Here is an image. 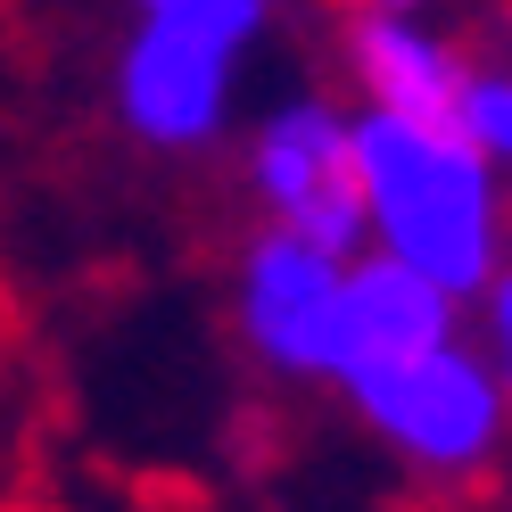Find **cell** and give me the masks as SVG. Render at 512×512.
Masks as SVG:
<instances>
[{
    "label": "cell",
    "instance_id": "cell-1",
    "mask_svg": "<svg viewBox=\"0 0 512 512\" xmlns=\"http://www.w3.org/2000/svg\"><path fill=\"white\" fill-rule=\"evenodd\" d=\"M356 174H364V232L380 240V256L430 273L446 298L496 281V182L463 133L364 116Z\"/></svg>",
    "mask_w": 512,
    "mask_h": 512
},
{
    "label": "cell",
    "instance_id": "cell-2",
    "mask_svg": "<svg viewBox=\"0 0 512 512\" xmlns=\"http://www.w3.org/2000/svg\"><path fill=\"white\" fill-rule=\"evenodd\" d=\"M356 413L397 446V455L430 463V471H471L496 455L504 438V380L488 364H471L455 339L422 347L405 364H364V372H339Z\"/></svg>",
    "mask_w": 512,
    "mask_h": 512
},
{
    "label": "cell",
    "instance_id": "cell-3",
    "mask_svg": "<svg viewBox=\"0 0 512 512\" xmlns=\"http://www.w3.org/2000/svg\"><path fill=\"white\" fill-rule=\"evenodd\" d=\"M256 199L273 207V232L347 256L364 240V174H356V124L323 100L281 108L256 133Z\"/></svg>",
    "mask_w": 512,
    "mask_h": 512
},
{
    "label": "cell",
    "instance_id": "cell-4",
    "mask_svg": "<svg viewBox=\"0 0 512 512\" xmlns=\"http://www.w3.org/2000/svg\"><path fill=\"white\" fill-rule=\"evenodd\" d=\"M339 256L290 232H256L240 265V323L281 372H339Z\"/></svg>",
    "mask_w": 512,
    "mask_h": 512
},
{
    "label": "cell",
    "instance_id": "cell-5",
    "mask_svg": "<svg viewBox=\"0 0 512 512\" xmlns=\"http://www.w3.org/2000/svg\"><path fill=\"white\" fill-rule=\"evenodd\" d=\"M116 108L157 149L207 141L223 124V108H232V42L141 17V34L124 42V67H116Z\"/></svg>",
    "mask_w": 512,
    "mask_h": 512
},
{
    "label": "cell",
    "instance_id": "cell-6",
    "mask_svg": "<svg viewBox=\"0 0 512 512\" xmlns=\"http://www.w3.org/2000/svg\"><path fill=\"white\" fill-rule=\"evenodd\" d=\"M446 331H455V298L430 273L397 265V256H372V265H356L339 281V372L405 364L422 347H446Z\"/></svg>",
    "mask_w": 512,
    "mask_h": 512
},
{
    "label": "cell",
    "instance_id": "cell-7",
    "mask_svg": "<svg viewBox=\"0 0 512 512\" xmlns=\"http://www.w3.org/2000/svg\"><path fill=\"white\" fill-rule=\"evenodd\" d=\"M347 50H356V75H364V91H372V116L455 133V100H463V75H471V67H463L438 34H422L413 17L364 9L356 34H347Z\"/></svg>",
    "mask_w": 512,
    "mask_h": 512
},
{
    "label": "cell",
    "instance_id": "cell-8",
    "mask_svg": "<svg viewBox=\"0 0 512 512\" xmlns=\"http://www.w3.org/2000/svg\"><path fill=\"white\" fill-rule=\"evenodd\" d=\"M455 133L488 157V166H512V75H463Z\"/></svg>",
    "mask_w": 512,
    "mask_h": 512
},
{
    "label": "cell",
    "instance_id": "cell-9",
    "mask_svg": "<svg viewBox=\"0 0 512 512\" xmlns=\"http://www.w3.org/2000/svg\"><path fill=\"white\" fill-rule=\"evenodd\" d=\"M141 17H166V25H190V34H215L240 50L265 25V0H141Z\"/></svg>",
    "mask_w": 512,
    "mask_h": 512
},
{
    "label": "cell",
    "instance_id": "cell-10",
    "mask_svg": "<svg viewBox=\"0 0 512 512\" xmlns=\"http://www.w3.org/2000/svg\"><path fill=\"white\" fill-rule=\"evenodd\" d=\"M488 339H496V380L512 389V273L488 281Z\"/></svg>",
    "mask_w": 512,
    "mask_h": 512
},
{
    "label": "cell",
    "instance_id": "cell-11",
    "mask_svg": "<svg viewBox=\"0 0 512 512\" xmlns=\"http://www.w3.org/2000/svg\"><path fill=\"white\" fill-rule=\"evenodd\" d=\"M364 9H380V17H413L422 0H364Z\"/></svg>",
    "mask_w": 512,
    "mask_h": 512
}]
</instances>
